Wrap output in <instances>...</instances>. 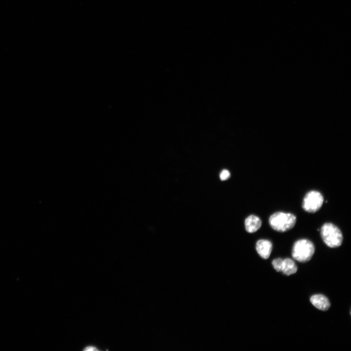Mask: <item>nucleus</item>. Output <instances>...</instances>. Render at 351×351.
Listing matches in <instances>:
<instances>
[{"instance_id": "f257e3e1", "label": "nucleus", "mask_w": 351, "mask_h": 351, "mask_svg": "<svg viewBox=\"0 0 351 351\" xmlns=\"http://www.w3.org/2000/svg\"><path fill=\"white\" fill-rule=\"evenodd\" d=\"M296 217L292 214L277 212L269 217V223L274 230L281 233L287 232L295 225Z\"/></svg>"}, {"instance_id": "f03ea898", "label": "nucleus", "mask_w": 351, "mask_h": 351, "mask_svg": "<svg viewBox=\"0 0 351 351\" xmlns=\"http://www.w3.org/2000/svg\"><path fill=\"white\" fill-rule=\"evenodd\" d=\"M320 235L325 244L330 248L340 246L343 237L340 229L332 223L324 224L320 229Z\"/></svg>"}, {"instance_id": "7ed1b4c3", "label": "nucleus", "mask_w": 351, "mask_h": 351, "mask_svg": "<svg viewBox=\"0 0 351 351\" xmlns=\"http://www.w3.org/2000/svg\"><path fill=\"white\" fill-rule=\"evenodd\" d=\"M315 251L313 243L307 239H301L294 243L292 255L296 260L306 262L311 260Z\"/></svg>"}, {"instance_id": "20e7f679", "label": "nucleus", "mask_w": 351, "mask_h": 351, "mask_svg": "<svg viewBox=\"0 0 351 351\" xmlns=\"http://www.w3.org/2000/svg\"><path fill=\"white\" fill-rule=\"evenodd\" d=\"M324 202L322 195L318 191L312 190L308 192L302 201L303 210L310 213H314L321 208Z\"/></svg>"}, {"instance_id": "39448f33", "label": "nucleus", "mask_w": 351, "mask_h": 351, "mask_svg": "<svg viewBox=\"0 0 351 351\" xmlns=\"http://www.w3.org/2000/svg\"><path fill=\"white\" fill-rule=\"evenodd\" d=\"M255 249L261 258L267 259L270 256L272 251L273 244L268 240L260 239L256 243Z\"/></svg>"}, {"instance_id": "423d86ee", "label": "nucleus", "mask_w": 351, "mask_h": 351, "mask_svg": "<svg viewBox=\"0 0 351 351\" xmlns=\"http://www.w3.org/2000/svg\"><path fill=\"white\" fill-rule=\"evenodd\" d=\"M310 301L316 308L323 311H327L331 306L328 298L321 294L312 295Z\"/></svg>"}, {"instance_id": "0eeeda50", "label": "nucleus", "mask_w": 351, "mask_h": 351, "mask_svg": "<svg viewBox=\"0 0 351 351\" xmlns=\"http://www.w3.org/2000/svg\"><path fill=\"white\" fill-rule=\"evenodd\" d=\"M262 225L261 219L257 216L250 215L245 220V227L246 231L253 233L258 230Z\"/></svg>"}, {"instance_id": "6e6552de", "label": "nucleus", "mask_w": 351, "mask_h": 351, "mask_svg": "<svg viewBox=\"0 0 351 351\" xmlns=\"http://www.w3.org/2000/svg\"><path fill=\"white\" fill-rule=\"evenodd\" d=\"M297 270V266L293 260L289 258L283 259L281 272L284 274L290 275L295 273Z\"/></svg>"}, {"instance_id": "1a4fd4ad", "label": "nucleus", "mask_w": 351, "mask_h": 351, "mask_svg": "<svg viewBox=\"0 0 351 351\" xmlns=\"http://www.w3.org/2000/svg\"><path fill=\"white\" fill-rule=\"evenodd\" d=\"M282 263L283 259L280 258H275L272 261L273 268L278 272H281Z\"/></svg>"}, {"instance_id": "9d476101", "label": "nucleus", "mask_w": 351, "mask_h": 351, "mask_svg": "<svg viewBox=\"0 0 351 351\" xmlns=\"http://www.w3.org/2000/svg\"><path fill=\"white\" fill-rule=\"evenodd\" d=\"M230 176V173L227 170L224 169L220 174V178L221 180H226Z\"/></svg>"}, {"instance_id": "9b49d317", "label": "nucleus", "mask_w": 351, "mask_h": 351, "mask_svg": "<svg viewBox=\"0 0 351 351\" xmlns=\"http://www.w3.org/2000/svg\"><path fill=\"white\" fill-rule=\"evenodd\" d=\"M85 350H88V351H89V350L91 351V350H95L96 349H95L94 348H93V347H90V348L87 347V348L85 349Z\"/></svg>"}]
</instances>
